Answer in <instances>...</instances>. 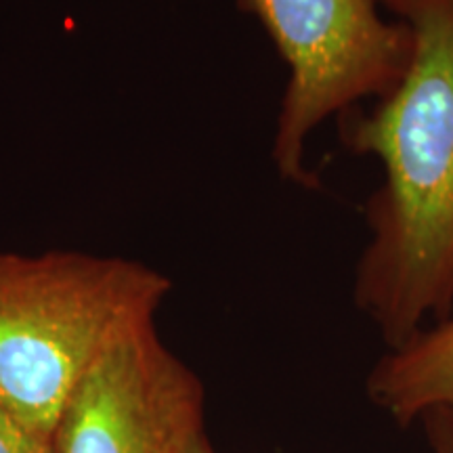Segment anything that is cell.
Returning <instances> with one entry per match:
<instances>
[{
  "label": "cell",
  "instance_id": "obj_1",
  "mask_svg": "<svg viewBox=\"0 0 453 453\" xmlns=\"http://www.w3.org/2000/svg\"><path fill=\"white\" fill-rule=\"evenodd\" d=\"M380 3L410 27V64L370 113H347L342 134L382 166L353 294L395 349L453 309V0Z\"/></svg>",
  "mask_w": 453,
  "mask_h": 453
},
{
  "label": "cell",
  "instance_id": "obj_2",
  "mask_svg": "<svg viewBox=\"0 0 453 453\" xmlns=\"http://www.w3.org/2000/svg\"><path fill=\"white\" fill-rule=\"evenodd\" d=\"M173 280L134 258L0 250V401L49 441L113 340L156 321Z\"/></svg>",
  "mask_w": 453,
  "mask_h": 453
},
{
  "label": "cell",
  "instance_id": "obj_3",
  "mask_svg": "<svg viewBox=\"0 0 453 453\" xmlns=\"http://www.w3.org/2000/svg\"><path fill=\"white\" fill-rule=\"evenodd\" d=\"M263 26L288 67L271 157L288 183L317 187L311 134L338 113L387 97L403 78L413 38L380 0H237Z\"/></svg>",
  "mask_w": 453,
  "mask_h": 453
},
{
  "label": "cell",
  "instance_id": "obj_4",
  "mask_svg": "<svg viewBox=\"0 0 453 453\" xmlns=\"http://www.w3.org/2000/svg\"><path fill=\"white\" fill-rule=\"evenodd\" d=\"M203 384L156 321L113 340L55 424V453H187L203 433Z\"/></svg>",
  "mask_w": 453,
  "mask_h": 453
},
{
  "label": "cell",
  "instance_id": "obj_5",
  "mask_svg": "<svg viewBox=\"0 0 453 453\" xmlns=\"http://www.w3.org/2000/svg\"><path fill=\"white\" fill-rule=\"evenodd\" d=\"M367 395L401 426L434 411L453 416V309L388 349L367 378Z\"/></svg>",
  "mask_w": 453,
  "mask_h": 453
},
{
  "label": "cell",
  "instance_id": "obj_6",
  "mask_svg": "<svg viewBox=\"0 0 453 453\" xmlns=\"http://www.w3.org/2000/svg\"><path fill=\"white\" fill-rule=\"evenodd\" d=\"M0 453H55L53 445L34 434L0 401Z\"/></svg>",
  "mask_w": 453,
  "mask_h": 453
},
{
  "label": "cell",
  "instance_id": "obj_7",
  "mask_svg": "<svg viewBox=\"0 0 453 453\" xmlns=\"http://www.w3.org/2000/svg\"><path fill=\"white\" fill-rule=\"evenodd\" d=\"M424 426L433 447V453H453V416L445 411L428 413Z\"/></svg>",
  "mask_w": 453,
  "mask_h": 453
},
{
  "label": "cell",
  "instance_id": "obj_8",
  "mask_svg": "<svg viewBox=\"0 0 453 453\" xmlns=\"http://www.w3.org/2000/svg\"><path fill=\"white\" fill-rule=\"evenodd\" d=\"M187 453H217V451L212 449V445H211V441H208L206 433H202V434H197V437L194 439V443L189 445V449H187Z\"/></svg>",
  "mask_w": 453,
  "mask_h": 453
}]
</instances>
